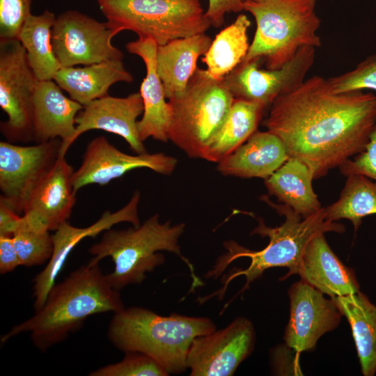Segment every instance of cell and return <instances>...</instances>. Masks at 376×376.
Masks as SVG:
<instances>
[{
	"instance_id": "obj_1",
	"label": "cell",
	"mask_w": 376,
	"mask_h": 376,
	"mask_svg": "<svg viewBox=\"0 0 376 376\" xmlns=\"http://www.w3.org/2000/svg\"><path fill=\"white\" fill-rule=\"evenodd\" d=\"M375 124V94L336 93L318 75L277 97L263 122L282 141L288 157L305 162L315 178L361 152Z\"/></svg>"
},
{
	"instance_id": "obj_2",
	"label": "cell",
	"mask_w": 376,
	"mask_h": 376,
	"mask_svg": "<svg viewBox=\"0 0 376 376\" xmlns=\"http://www.w3.org/2000/svg\"><path fill=\"white\" fill-rule=\"evenodd\" d=\"M261 199L285 216L284 223L272 228L267 226L261 218H258V226L251 234L269 237L268 244L260 251L250 250L233 240L224 242V246L227 252L219 257L212 268L205 274V278L217 279L232 262L240 258H249L250 264L246 269L235 268L224 274L222 277L223 286L210 295L201 297V304L214 297L221 299L229 283L240 276H245V284L232 299L246 290L251 283L260 277L267 269L287 267L289 271L284 278L297 274L305 250L315 236L327 232L343 233L345 230L343 224L326 219L324 207L302 218L285 205L272 203L266 196H262Z\"/></svg>"
},
{
	"instance_id": "obj_3",
	"label": "cell",
	"mask_w": 376,
	"mask_h": 376,
	"mask_svg": "<svg viewBox=\"0 0 376 376\" xmlns=\"http://www.w3.org/2000/svg\"><path fill=\"white\" fill-rule=\"evenodd\" d=\"M125 308L119 290L112 287L99 264L87 263L55 283L43 306L3 334L1 341L29 333L33 345L43 352L65 340L87 318L102 313H115Z\"/></svg>"
},
{
	"instance_id": "obj_4",
	"label": "cell",
	"mask_w": 376,
	"mask_h": 376,
	"mask_svg": "<svg viewBox=\"0 0 376 376\" xmlns=\"http://www.w3.org/2000/svg\"><path fill=\"white\" fill-rule=\"evenodd\" d=\"M215 330L216 324L207 318L178 313L162 316L132 306L113 314L107 334L117 349L145 354L170 375L186 370L188 352L195 338Z\"/></svg>"
},
{
	"instance_id": "obj_5",
	"label": "cell",
	"mask_w": 376,
	"mask_h": 376,
	"mask_svg": "<svg viewBox=\"0 0 376 376\" xmlns=\"http://www.w3.org/2000/svg\"><path fill=\"white\" fill-rule=\"evenodd\" d=\"M185 226L183 223L172 225L170 221L161 223L159 216L155 214L137 227L110 228L89 248L93 258L88 263L99 264L103 258L110 257L114 268L107 276L112 287L120 290L129 285L141 284L146 273L164 263V255L158 251H166L175 253L186 263L192 278L193 290L203 283L196 275L191 263L181 253L178 241Z\"/></svg>"
},
{
	"instance_id": "obj_6",
	"label": "cell",
	"mask_w": 376,
	"mask_h": 376,
	"mask_svg": "<svg viewBox=\"0 0 376 376\" xmlns=\"http://www.w3.org/2000/svg\"><path fill=\"white\" fill-rule=\"evenodd\" d=\"M317 0H246L244 10L256 29L244 61L260 59L267 69H279L304 47L321 46Z\"/></svg>"
},
{
	"instance_id": "obj_7",
	"label": "cell",
	"mask_w": 376,
	"mask_h": 376,
	"mask_svg": "<svg viewBox=\"0 0 376 376\" xmlns=\"http://www.w3.org/2000/svg\"><path fill=\"white\" fill-rule=\"evenodd\" d=\"M234 100L224 78L198 67L185 91L168 100L172 110L169 140L189 157L203 159Z\"/></svg>"
},
{
	"instance_id": "obj_8",
	"label": "cell",
	"mask_w": 376,
	"mask_h": 376,
	"mask_svg": "<svg viewBox=\"0 0 376 376\" xmlns=\"http://www.w3.org/2000/svg\"><path fill=\"white\" fill-rule=\"evenodd\" d=\"M109 26L129 30L157 45L205 33L211 24L200 0H97Z\"/></svg>"
},
{
	"instance_id": "obj_9",
	"label": "cell",
	"mask_w": 376,
	"mask_h": 376,
	"mask_svg": "<svg viewBox=\"0 0 376 376\" xmlns=\"http://www.w3.org/2000/svg\"><path fill=\"white\" fill-rule=\"evenodd\" d=\"M19 40L0 42V130L11 143L33 141V96L39 83Z\"/></svg>"
},
{
	"instance_id": "obj_10",
	"label": "cell",
	"mask_w": 376,
	"mask_h": 376,
	"mask_svg": "<svg viewBox=\"0 0 376 376\" xmlns=\"http://www.w3.org/2000/svg\"><path fill=\"white\" fill-rule=\"evenodd\" d=\"M116 34L107 22L68 10L56 17L52 45L61 68L123 60V52L111 44Z\"/></svg>"
},
{
	"instance_id": "obj_11",
	"label": "cell",
	"mask_w": 376,
	"mask_h": 376,
	"mask_svg": "<svg viewBox=\"0 0 376 376\" xmlns=\"http://www.w3.org/2000/svg\"><path fill=\"white\" fill-rule=\"evenodd\" d=\"M61 144L60 139L32 146L0 142V198L19 214L33 189L55 164Z\"/></svg>"
},
{
	"instance_id": "obj_12",
	"label": "cell",
	"mask_w": 376,
	"mask_h": 376,
	"mask_svg": "<svg viewBox=\"0 0 376 376\" xmlns=\"http://www.w3.org/2000/svg\"><path fill=\"white\" fill-rule=\"evenodd\" d=\"M315 49L313 47H302L279 69L260 68V59L243 60L224 77V83L234 98L256 102L268 107L277 97L304 81L314 62Z\"/></svg>"
},
{
	"instance_id": "obj_13",
	"label": "cell",
	"mask_w": 376,
	"mask_h": 376,
	"mask_svg": "<svg viewBox=\"0 0 376 376\" xmlns=\"http://www.w3.org/2000/svg\"><path fill=\"white\" fill-rule=\"evenodd\" d=\"M256 332L244 317L222 329L196 337L189 347L187 366L191 376H230L253 352Z\"/></svg>"
},
{
	"instance_id": "obj_14",
	"label": "cell",
	"mask_w": 376,
	"mask_h": 376,
	"mask_svg": "<svg viewBox=\"0 0 376 376\" xmlns=\"http://www.w3.org/2000/svg\"><path fill=\"white\" fill-rule=\"evenodd\" d=\"M290 317L284 332L286 346L301 353L314 350L319 338L334 330L343 314L333 298L301 280L288 290Z\"/></svg>"
},
{
	"instance_id": "obj_15",
	"label": "cell",
	"mask_w": 376,
	"mask_h": 376,
	"mask_svg": "<svg viewBox=\"0 0 376 376\" xmlns=\"http://www.w3.org/2000/svg\"><path fill=\"white\" fill-rule=\"evenodd\" d=\"M177 159L162 152L128 155L113 146L104 136L94 138L86 146L80 166L74 171L72 183L75 192L88 185H104L136 169H149L170 175Z\"/></svg>"
},
{
	"instance_id": "obj_16",
	"label": "cell",
	"mask_w": 376,
	"mask_h": 376,
	"mask_svg": "<svg viewBox=\"0 0 376 376\" xmlns=\"http://www.w3.org/2000/svg\"><path fill=\"white\" fill-rule=\"evenodd\" d=\"M65 156L60 154L52 169L31 191L20 227L40 232L50 231L68 221L76 198L72 183L74 170Z\"/></svg>"
},
{
	"instance_id": "obj_17",
	"label": "cell",
	"mask_w": 376,
	"mask_h": 376,
	"mask_svg": "<svg viewBox=\"0 0 376 376\" xmlns=\"http://www.w3.org/2000/svg\"><path fill=\"white\" fill-rule=\"evenodd\" d=\"M139 200L140 194L135 191L124 207L115 212L105 211L97 221L87 227H75L66 221L55 230L52 235V255L46 267L33 280L35 311L43 306L68 256L82 240L95 237L121 222L130 223L134 227L140 226L138 212Z\"/></svg>"
},
{
	"instance_id": "obj_18",
	"label": "cell",
	"mask_w": 376,
	"mask_h": 376,
	"mask_svg": "<svg viewBox=\"0 0 376 376\" xmlns=\"http://www.w3.org/2000/svg\"><path fill=\"white\" fill-rule=\"evenodd\" d=\"M143 112V103L140 93H134L123 97L107 95L95 100L78 113L76 129L72 144L77 138L91 130H101L117 134L124 139L136 154L146 152L140 139L137 118Z\"/></svg>"
},
{
	"instance_id": "obj_19",
	"label": "cell",
	"mask_w": 376,
	"mask_h": 376,
	"mask_svg": "<svg viewBox=\"0 0 376 376\" xmlns=\"http://www.w3.org/2000/svg\"><path fill=\"white\" fill-rule=\"evenodd\" d=\"M157 46L151 38H138L125 45L129 53L141 58L146 69L139 92L143 112L137 123L139 138L143 142L150 137L162 142L169 140L172 110L169 101H166L162 82L157 71Z\"/></svg>"
},
{
	"instance_id": "obj_20",
	"label": "cell",
	"mask_w": 376,
	"mask_h": 376,
	"mask_svg": "<svg viewBox=\"0 0 376 376\" xmlns=\"http://www.w3.org/2000/svg\"><path fill=\"white\" fill-rule=\"evenodd\" d=\"M54 80L40 81L33 96V141H62L60 153L71 146L78 113L84 106L66 97Z\"/></svg>"
},
{
	"instance_id": "obj_21",
	"label": "cell",
	"mask_w": 376,
	"mask_h": 376,
	"mask_svg": "<svg viewBox=\"0 0 376 376\" xmlns=\"http://www.w3.org/2000/svg\"><path fill=\"white\" fill-rule=\"evenodd\" d=\"M297 274L331 298L360 291L354 270L333 252L324 233L315 236L307 246Z\"/></svg>"
},
{
	"instance_id": "obj_22",
	"label": "cell",
	"mask_w": 376,
	"mask_h": 376,
	"mask_svg": "<svg viewBox=\"0 0 376 376\" xmlns=\"http://www.w3.org/2000/svg\"><path fill=\"white\" fill-rule=\"evenodd\" d=\"M289 158L282 141L274 134L256 131L233 152L218 163L224 175L267 179Z\"/></svg>"
},
{
	"instance_id": "obj_23",
	"label": "cell",
	"mask_w": 376,
	"mask_h": 376,
	"mask_svg": "<svg viewBox=\"0 0 376 376\" xmlns=\"http://www.w3.org/2000/svg\"><path fill=\"white\" fill-rule=\"evenodd\" d=\"M212 41L208 35L203 33L157 46V71L168 100L185 91L198 68V58L205 54Z\"/></svg>"
},
{
	"instance_id": "obj_24",
	"label": "cell",
	"mask_w": 376,
	"mask_h": 376,
	"mask_svg": "<svg viewBox=\"0 0 376 376\" xmlns=\"http://www.w3.org/2000/svg\"><path fill=\"white\" fill-rule=\"evenodd\" d=\"M53 80L70 98L85 106L109 95L113 84H130L134 78L122 60H110L84 67H62Z\"/></svg>"
},
{
	"instance_id": "obj_25",
	"label": "cell",
	"mask_w": 376,
	"mask_h": 376,
	"mask_svg": "<svg viewBox=\"0 0 376 376\" xmlns=\"http://www.w3.org/2000/svg\"><path fill=\"white\" fill-rule=\"evenodd\" d=\"M314 178L313 171L305 162L289 157L265 180V184L270 195L306 218L322 208L313 189Z\"/></svg>"
},
{
	"instance_id": "obj_26",
	"label": "cell",
	"mask_w": 376,
	"mask_h": 376,
	"mask_svg": "<svg viewBox=\"0 0 376 376\" xmlns=\"http://www.w3.org/2000/svg\"><path fill=\"white\" fill-rule=\"evenodd\" d=\"M352 331L361 373L376 374V306L360 291L333 298Z\"/></svg>"
},
{
	"instance_id": "obj_27",
	"label": "cell",
	"mask_w": 376,
	"mask_h": 376,
	"mask_svg": "<svg viewBox=\"0 0 376 376\" xmlns=\"http://www.w3.org/2000/svg\"><path fill=\"white\" fill-rule=\"evenodd\" d=\"M266 108L256 102L235 98L203 159L219 163L233 152L257 131Z\"/></svg>"
},
{
	"instance_id": "obj_28",
	"label": "cell",
	"mask_w": 376,
	"mask_h": 376,
	"mask_svg": "<svg viewBox=\"0 0 376 376\" xmlns=\"http://www.w3.org/2000/svg\"><path fill=\"white\" fill-rule=\"evenodd\" d=\"M56 17L48 10L39 15L31 14L19 36L29 65L39 81L53 79L61 68L52 45V29Z\"/></svg>"
},
{
	"instance_id": "obj_29",
	"label": "cell",
	"mask_w": 376,
	"mask_h": 376,
	"mask_svg": "<svg viewBox=\"0 0 376 376\" xmlns=\"http://www.w3.org/2000/svg\"><path fill=\"white\" fill-rule=\"evenodd\" d=\"M250 25L247 16L240 14L234 22L215 36L201 59L212 77H225L244 60L250 45L247 36Z\"/></svg>"
},
{
	"instance_id": "obj_30",
	"label": "cell",
	"mask_w": 376,
	"mask_h": 376,
	"mask_svg": "<svg viewBox=\"0 0 376 376\" xmlns=\"http://www.w3.org/2000/svg\"><path fill=\"white\" fill-rule=\"evenodd\" d=\"M324 212L327 220L346 219L357 230L364 217L376 214V181L360 175L347 176L339 198Z\"/></svg>"
},
{
	"instance_id": "obj_31",
	"label": "cell",
	"mask_w": 376,
	"mask_h": 376,
	"mask_svg": "<svg viewBox=\"0 0 376 376\" xmlns=\"http://www.w3.org/2000/svg\"><path fill=\"white\" fill-rule=\"evenodd\" d=\"M21 265H40L49 260L53 253L52 235L49 231H36L20 227L13 235Z\"/></svg>"
},
{
	"instance_id": "obj_32",
	"label": "cell",
	"mask_w": 376,
	"mask_h": 376,
	"mask_svg": "<svg viewBox=\"0 0 376 376\" xmlns=\"http://www.w3.org/2000/svg\"><path fill=\"white\" fill-rule=\"evenodd\" d=\"M169 374L154 359L137 352H125L124 358L115 363L101 367L91 376H167Z\"/></svg>"
},
{
	"instance_id": "obj_33",
	"label": "cell",
	"mask_w": 376,
	"mask_h": 376,
	"mask_svg": "<svg viewBox=\"0 0 376 376\" xmlns=\"http://www.w3.org/2000/svg\"><path fill=\"white\" fill-rule=\"evenodd\" d=\"M336 93L370 90L376 92V54L367 57L354 69L327 79Z\"/></svg>"
},
{
	"instance_id": "obj_34",
	"label": "cell",
	"mask_w": 376,
	"mask_h": 376,
	"mask_svg": "<svg viewBox=\"0 0 376 376\" xmlns=\"http://www.w3.org/2000/svg\"><path fill=\"white\" fill-rule=\"evenodd\" d=\"M33 0H0V42L18 40Z\"/></svg>"
},
{
	"instance_id": "obj_35",
	"label": "cell",
	"mask_w": 376,
	"mask_h": 376,
	"mask_svg": "<svg viewBox=\"0 0 376 376\" xmlns=\"http://www.w3.org/2000/svg\"><path fill=\"white\" fill-rule=\"evenodd\" d=\"M339 169L347 177L360 175L376 181V124L365 148L352 159L347 160Z\"/></svg>"
},
{
	"instance_id": "obj_36",
	"label": "cell",
	"mask_w": 376,
	"mask_h": 376,
	"mask_svg": "<svg viewBox=\"0 0 376 376\" xmlns=\"http://www.w3.org/2000/svg\"><path fill=\"white\" fill-rule=\"evenodd\" d=\"M208 4L205 15L211 26L221 27L225 21V15L239 13L244 10L246 0H207Z\"/></svg>"
},
{
	"instance_id": "obj_37",
	"label": "cell",
	"mask_w": 376,
	"mask_h": 376,
	"mask_svg": "<svg viewBox=\"0 0 376 376\" xmlns=\"http://www.w3.org/2000/svg\"><path fill=\"white\" fill-rule=\"evenodd\" d=\"M20 265L13 237L0 235V273L4 274L13 272Z\"/></svg>"
},
{
	"instance_id": "obj_38",
	"label": "cell",
	"mask_w": 376,
	"mask_h": 376,
	"mask_svg": "<svg viewBox=\"0 0 376 376\" xmlns=\"http://www.w3.org/2000/svg\"><path fill=\"white\" fill-rule=\"evenodd\" d=\"M22 216L0 198V235L12 236L19 228Z\"/></svg>"
},
{
	"instance_id": "obj_39",
	"label": "cell",
	"mask_w": 376,
	"mask_h": 376,
	"mask_svg": "<svg viewBox=\"0 0 376 376\" xmlns=\"http://www.w3.org/2000/svg\"><path fill=\"white\" fill-rule=\"evenodd\" d=\"M251 1H256V0H251Z\"/></svg>"
}]
</instances>
